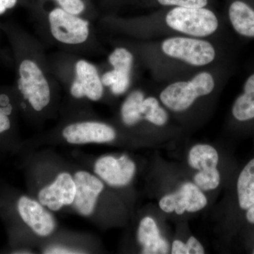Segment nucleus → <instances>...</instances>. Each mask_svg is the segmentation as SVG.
<instances>
[{"label": "nucleus", "mask_w": 254, "mask_h": 254, "mask_svg": "<svg viewBox=\"0 0 254 254\" xmlns=\"http://www.w3.org/2000/svg\"><path fill=\"white\" fill-rule=\"evenodd\" d=\"M237 47L220 40L173 36L144 41L137 52L154 81L164 84L235 58Z\"/></svg>", "instance_id": "f257e3e1"}, {"label": "nucleus", "mask_w": 254, "mask_h": 254, "mask_svg": "<svg viewBox=\"0 0 254 254\" xmlns=\"http://www.w3.org/2000/svg\"><path fill=\"white\" fill-rule=\"evenodd\" d=\"M115 23L121 31L145 41L188 36L237 43L223 14L215 8H162L142 17Z\"/></svg>", "instance_id": "f03ea898"}, {"label": "nucleus", "mask_w": 254, "mask_h": 254, "mask_svg": "<svg viewBox=\"0 0 254 254\" xmlns=\"http://www.w3.org/2000/svg\"><path fill=\"white\" fill-rule=\"evenodd\" d=\"M236 57L200 70L189 77L164 83L158 93L160 103L169 111L182 115L198 103L215 96L232 77Z\"/></svg>", "instance_id": "7ed1b4c3"}, {"label": "nucleus", "mask_w": 254, "mask_h": 254, "mask_svg": "<svg viewBox=\"0 0 254 254\" xmlns=\"http://www.w3.org/2000/svg\"><path fill=\"white\" fill-rule=\"evenodd\" d=\"M18 87L23 98L36 111L49 105L50 88L43 71L34 61L24 60L18 68Z\"/></svg>", "instance_id": "20e7f679"}, {"label": "nucleus", "mask_w": 254, "mask_h": 254, "mask_svg": "<svg viewBox=\"0 0 254 254\" xmlns=\"http://www.w3.org/2000/svg\"><path fill=\"white\" fill-rule=\"evenodd\" d=\"M48 21L52 35L64 44H81L89 36V23L62 8L52 10L48 15Z\"/></svg>", "instance_id": "39448f33"}, {"label": "nucleus", "mask_w": 254, "mask_h": 254, "mask_svg": "<svg viewBox=\"0 0 254 254\" xmlns=\"http://www.w3.org/2000/svg\"><path fill=\"white\" fill-rule=\"evenodd\" d=\"M108 60L113 69L103 75L102 83L103 86L110 87L114 95H123L131 86L134 55L128 48L118 47L109 55Z\"/></svg>", "instance_id": "423d86ee"}, {"label": "nucleus", "mask_w": 254, "mask_h": 254, "mask_svg": "<svg viewBox=\"0 0 254 254\" xmlns=\"http://www.w3.org/2000/svg\"><path fill=\"white\" fill-rule=\"evenodd\" d=\"M222 14L237 39L254 40V0H224Z\"/></svg>", "instance_id": "0eeeda50"}, {"label": "nucleus", "mask_w": 254, "mask_h": 254, "mask_svg": "<svg viewBox=\"0 0 254 254\" xmlns=\"http://www.w3.org/2000/svg\"><path fill=\"white\" fill-rule=\"evenodd\" d=\"M208 200L203 191L195 184H183L177 191L164 195L159 206L165 213L175 212L181 215L185 212L195 213L204 208Z\"/></svg>", "instance_id": "6e6552de"}, {"label": "nucleus", "mask_w": 254, "mask_h": 254, "mask_svg": "<svg viewBox=\"0 0 254 254\" xmlns=\"http://www.w3.org/2000/svg\"><path fill=\"white\" fill-rule=\"evenodd\" d=\"M94 171L110 186L124 187L129 184L134 176L136 165L127 155L120 158L107 155L95 162Z\"/></svg>", "instance_id": "1a4fd4ad"}, {"label": "nucleus", "mask_w": 254, "mask_h": 254, "mask_svg": "<svg viewBox=\"0 0 254 254\" xmlns=\"http://www.w3.org/2000/svg\"><path fill=\"white\" fill-rule=\"evenodd\" d=\"M116 135L113 127L98 122L71 124L63 131L64 138L71 144L108 143L115 140Z\"/></svg>", "instance_id": "9d476101"}, {"label": "nucleus", "mask_w": 254, "mask_h": 254, "mask_svg": "<svg viewBox=\"0 0 254 254\" xmlns=\"http://www.w3.org/2000/svg\"><path fill=\"white\" fill-rule=\"evenodd\" d=\"M76 194V185L71 175L60 173L48 186L38 193V200L43 206L58 211L65 205L72 204Z\"/></svg>", "instance_id": "9b49d317"}, {"label": "nucleus", "mask_w": 254, "mask_h": 254, "mask_svg": "<svg viewBox=\"0 0 254 254\" xmlns=\"http://www.w3.org/2000/svg\"><path fill=\"white\" fill-rule=\"evenodd\" d=\"M76 78L71 84L70 93L76 98L87 97L93 101L101 99L104 88L96 67L86 60H79L75 66Z\"/></svg>", "instance_id": "f8f14e48"}, {"label": "nucleus", "mask_w": 254, "mask_h": 254, "mask_svg": "<svg viewBox=\"0 0 254 254\" xmlns=\"http://www.w3.org/2000/svg\"><path fill=\"white\" fill-rule=\"evenodd\" d=\"M17 208L23 221L38 236L48 237L54 232L56 222L40 202L23 195L18 200Z\"/></svg>", "instance_id": "ddd939ff"}, {"label": "nucleus", "mask_w": 254, "mask_h": 254, "mask_svg": "<svg viewBox=\"0 0 254 254\" xmlns=\"http://www.w3.org/2000/svg\"><path fill=\"white\" fill-rule=\"evenodd\" d=\"M76 185L73 205L83 216L91 215L94 211L98 196L104 189L103 182L86 171H78L73 176Z\"/></svg>", "instance_id": "4468645a"}, {"label": "nucleus", "mask_w": 254, "mask_h": 254, "mask_svg": "<svg viewBox=\"0 0 254 254\" xmlns=\"http://www.w3.org/2000/svg\"><path fill=\"white\" fill-rule=\"evenodd\" d=\"M231 115L237 123L254 121V63L244 81L242 92L234 101Z\"/></svg>", "instance_id": "2eb2a0df"}, {"label": "nucleus", "mask_w": 254, "mask_h": 254, "mask_svg": "<svg viewBox=\"0 0 254 254\" xmlns=\"http://www.w3.org/2000/svg\"><path fill=\"white\" fill-rule=\"evenodd\" d=\"M138 241L142 246V254H168L169 245L162 237L156 222L150 217H145L140 222Z\"/></svg>", "instance_id": "dca6fc26"}, {"label": "nucleus", "mask_w": 254, "mask_h": 254, "mask_svg": "<svg viewBox=\"0 0 254 254\" xmlns=\"http://www.w3.org/2000/svg\"><path fill=\"white\" fill-rule=\"evenodd\" d=\"M141 113V123L145 122L155 127L166 126L170 119L168 110L160 103L159 98L155 96L145 95L142 102Z\"/></svg>", "instance_id": "f3484780"}, {"label": "nucleus", "mask_w": 254, "mask_h": 254, "mask_svg": "<svg viewBox=\"0 0 254 254\" xmlns=\"http://www.w3.org/2000/svg\"><path fill=\"white\" fill-rule=\"evenodd\" d=\"M239 204L242 210H247L254 203V158L250 160L241 172L237 180Z\"/></svg>", "instance_id": "a211bd4d"}, {"label": "nucleus", "mask_w": 254, "mask_h": 254, "mask_svg": "<svg viewBox=\"0 0 254 254\" xmlns=\"http://www.w3.org/2000/svg\"><path fill=\"white\" fill-rule=\"evenodd\" d=\"M219 161L217 150L208 144L195 145L189 154V163L192 168L201 171L216 168Z\"/></svg>", "instance_id": "6ab92c4d"}, {"label": "nucleus", "mask_w": 254, "mask_h": 254, "mask_svg": "<svg viewBox=\"0 0 254 254\" xmlns=\"http://www.w3.org/2000/svg\"><path fill=\"white\" fill-rule=\"evenodd\" d=\"M145 93L141 90L131 91L124 101L121 108V118L127 127H134L141 123V107Z\"/></svg>", "instance_id": "aec40b11"}, {"label": "nucleus", "mask_w": 254, "mask_h": 254, "mask_svg": "<svg viewBox=\"0 0 254 254\" xmlns=\"http://www.w3.org/2000/svg\"><path fill=\"white\" fill-rule=\"evenodd\" d=\"M145 7L162 9L168 7L215 8L218 0H138Z\"/></svg>", "instance_id": "412c9836"}, {"label": "nucleus", "mask_w": 254, "mask_h": 254, "mask_svg": "<svg viewBox=\"0 0 254 254\" xmlns=\"http://www.w3.org/2000/svg\"><path fill=\"white\" fill-rule=\"evenodd\" d=\"M195 185L202 190H214L220 183V175L217 168L201 170L194 177Z\"/></svg>", "instance_id": "4be33fe9"}, {"label": "nucleus", "mask_w": 254, "mask_h": 254, "mask_svg": "<svg viewBox=\"0 0 254 254\" xmlns=\"http://www.w3.org/2000/svg\"><path fill=\"white\" fill-rule=\"evenodd\" d=\"M60 8L71 14L78 15L86 9L82 0H55Z\"/></svg>", "instance_id": "5701e85b"}, {"label": "nucleus", "mask_w": 254, "mask_h": 254, "mask_svg": "<svg viewBox=\"0 0 254 254\" xmlns=\"http://www.w3.org/2000/svg\"><path fill=\"white\" fill-rule=\"evenodd\" d=\"M187 254H203L205 253L204 249L198 240L193 237H190L187 241Z\"/></svg>", "instance_id": "b1692460"}, {"label": "nucleus", "mask_w": 254, "mask_h": 254, "mask_svg": "<svg viewBox=\"0 0 254 254\" xmlns=\"http://www.w3.org/2000/svg\"><path fill=\"white\" fill-rule=\"evenodd\" d=\"M11 127L9 118L4 110L0 108V133L6 131Z\"/></svg>", "instance_id": "393cba45"}, {"label": "nucleus", "mask_w": 254, "mask_h": 254, "mask_svg": "<svg viewBox=\"0 0 254 254\" xmlns=\"http://www.w3.org/2000/svg\"><path fill=\"white\" fill-rule=\"evenodd\" d=\"M171 253L173 254H187V245L180 240H175L172 245Z\"/></svg>", "instance_id": "a878e982"}, {"label": "nucleus", "mask_w": 254, "mask_h": 254, "mask_svg": "<svg viewBox=\"0 0 254 254\" xmlns=\"http://www.w3.org/2000/svg\"><path fill=\"white\" fill-rule=\"evenodd\" d=\"M46 254H81L77 251L70 250V249L63 248V247H52L46 250Z\"/></svg>", "instance_id": "bb28decb"}, {"label": "nucleus", "mask_w": 254, "mask_h": 254, "mask_svg": "<svg viewBox=\"0 0 254 254\" xmlns=\"http://www.w3.org/2000/svg\"><path fill=\"white\" fill-rule=\"evenodd\" d=\"M17 1L18 0H0V15L6 12V10L14 7Z\"/></svg>", "instance_id": "cd10ccee"}, {"label": "nucleus", "mask_w": 254, "mask_h": 254, "mask_svg": "<svg viewBox=\"0 0 254 254\" xmlns=\"http://www.w3.org/2000/svg\"><path fill=\"white\" fill-rule=\"evenodd\" d=\"M247 219L249 222L254 224V203L247 209Z\"/></svg>", "instance_id": "c85d7f7f"}, {"label": "nucleus", "mask_w": 254, "mask_h": 254, "mask_svg": "<svg viewBox=\"0 0 254 254\" xmlns=\"http://www.w3.org/2000/svg\"><path fill=\"white\" fill-rule=\"evenodd\" d=\"M118 1H119V0H118ZM120 1H121V0H120Z\"/></svg>", "instance_id": "c756f323"}, {"label": "nucleus", "mask_w": 254, "mask_h": 254, "mask_svg": "<svg viewBox=\"0 0 254 254\" xmlns=\"http://www.w3.org/2000/svg\"><path fill=\"white\" fill-rule=\"evenodd\" d=\"M253 253L254 254V252H253Z\"/></svg>", "instance_id": "7c9ffc66"}]
</instances>
